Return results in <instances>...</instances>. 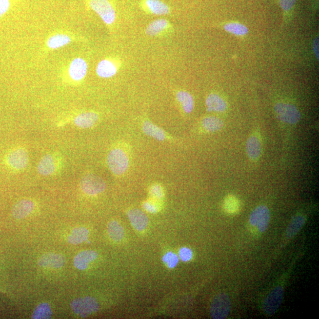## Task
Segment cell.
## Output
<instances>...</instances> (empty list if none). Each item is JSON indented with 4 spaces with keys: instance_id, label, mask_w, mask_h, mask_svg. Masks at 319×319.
Returning a JSON list of instances; mask_svg holds the SVG:
<instances>
[{
    "instance_id": "6da1fadb",
    "label": "cell",
    "mask_w": 319,
    "mask_h": 319,
    "mask_svg": "<svg viewBox=\"0 0 319 319\" xmlns=\"http://www.w3.org/2000/svg\"><path fill=\"white\" fill-rule=\"evenodd\" d=\"M107 163L112 173L116 175H122L126 172L129 166V159L123 150L115 149L109 153Z\"/></svg>"
},
{
    "instance_id": "7a4b0ae2",
    "label": "cell",
    "mask_w": 319,
    "mask_h": 319,
    "mask_svg": "<svg viewBox=\"0 0 319 319\" xmlns=\"http://www.w3.org/2000/svg\"><path fill=\"white\" fill-rule=\"evenodd\" d=\"M270 220L269 209L266 206L260 205L251 213L249 223L260 233L266 231Z\"/></svg>"
},
{
    "instance_id": "3957f363",
    "label": "cell",
    "mask_w": 319,
    "mask_h": 319,
    "mask_svg": "<svg viewBox=\"0 0 319 319\" xmlns=\"http://www.w3.org/2000/svg\"><path fill=\"white\" fill-rule=\"evenodd\" d=\"M231 303L227 294L221 293L214 298L211 306V315L214 319H224L231 311Z\"/></svg>"
},
{
    "instance_id": "277c9868",
    "label": "cell",
    "mask_w": 319,
    "mask_h": 319,
    "mask_svg": "<svg viewBox=\"0 0 319 319\" xmlns=\"http://www.w3.org/2000/svg\"><path fill=\"white\" fill-rule=\"evenodd\" d=\"M73 312L78 316L85 317L98 310L99 305L94 298L85 297L77 298L71 303Z\"/></svg>"
},
{
    "instance_id": "5b68a950",
    "label": "cell",
    "mask_w": 319,
    "mask_h": 319,
    "mask_svg": "<svg viewBox=\"0 0 319 319\" xmlns=\"http://www.w3.org/2000/svg\"><path fill=\"white\" fill-rule=\"evenodd\" d=\"M274 110L280 121L287 124H297L301 118L298 109L292 104L280 103L275 105Z\"/></svg>"
},
{
    "instance_id": "8992f818",
    "label": "cell",
    "mask_w": 319,
    "mask_h": 319,
    "mask_svg": "<svg viewBox=\"0 0 319 319\" xmlns=\"http://www.w3.org/2000/svg\"><path fill=\"white\" fill-rule=\"evenodd\" d=\"M80 186L82 190L90 196L97 195L106 189V182L103 178L93 174L85 176L81 181Z\"/></svg>"
},
{
    "instance_id": "52a82bcc",
    "label": "cell",
    "mask_w": 319,
    "mask_h": 319,
    "mask_svg": "<svg viewBox=\"0 0 319 319\" xmlns=\"http://www.w3.org/2000/svg\"><path fill=\"white\" fill-rule=\"evenodd\" d=\"M89 5L106 24L111 25L114 22L115 11L108 0H91Z\"/></svg>"
},
{
    "instance_id": "ba28073f",
    "label": "cell",
    "mask_w": 319,
    "mask_h": 319,
    "mask_svg": "<svg viewBox=\"0 0 319 319\" xmlns=\"http://www.w3.org/2000/svg\"><path fill=\"white\" fill-rule=\"evenodd\" d=\"M284 290L282 286H277L268 294L263 303V310L268 316H273L281 306Z\"/></svg>"
},
{
    "instance_id": "9c48e42d",
    "label": "cell",
    "mask_w": 319,
    "mask_h": 319,
    "mask_svg": "<svg viewBox=\"0 0 319 319\" xmlns=\"http://www.w3.org/2000/svg\"><path fill=\"white\" fill-rule=\"evenodd\" d=\"M7 161L8 165L11 168L15 170L24 169L28 164V153L25 149L19 148L11 151L8 154Z\"/></svg>"
},
{
    "instance_id": "30bf717a",
    "label": "cell",
    "mask_w": 319,
    "mask_h": 319,
    "mask_svg": "<svg viewBox=\"0 0 319 319\" xmlns=\"http://www.w3.org/2000/svg\"><path fill=\"white\" fill-rule=\"evenodd\" d=\"M65 258L63 255L57 253H47L38 261V266L42 267L59 268L64 266Z\"/></svg>"
},
{
    "instance_id": "8fae6325",
    "label": "cell",
    "mask_w": 319,
    "mask_h": 319,
    "mask_svg": "<svg viewBox=\"0 0 319 319\" xmlns=\"http://www.w3.org/2000/svg\"><path fill=\"white\" fill-rule=\"evenodd\" d=\"M88 66L83 59L76 58L74 59L69 69V73L71 78L76 81H81L87 75Z\"/></svg>"
},
{
    "instance_id": "7c38bea8",
    "label": "cell",
    "mask_w": 319,
    "mask_h": 319,
    "mask_svg": "<svg viewBox=\"0 0 319 319\" xmlns=\"http://www.w3.org/2000/svg\"><path fill=\"white\" fill-rule=\"evenodd\" d=\"M132 226L138 231H143L147 228L149 220L146 214L138 209H131L128 212Z\"/></svg>"
},
{
    "instance_id": "4fadbf2b",
    "label": "cell",
    "mask_w": 319,
    "mask_h": 319,
    "mask_svg": "<svg viewBox=\"0 0 319 319\" xmlns=\"http://www.w3.org/2000/svg\"><path fill=\"white\" fill-rule=\"evenodd\" d=\"M248 156L252 161H256L260 157L262 151V141L259 136L253 134L247 140L246 146Z\"/></svg>"
},
{
    "instance_id": "5bb4252c",
    "label": "cell",
    "mask_w": 319,
    "mask_h": 319,
    "mask_svg": "<svg viewBox=\"0 0 319 319\" xmlns=\"http://www.w3.org/2000/svg\"><path fill=\"white\" fill-rule=\"evenodd\" d=\"M34 204L32 201L22 200L14 206L12 215L15 219L21 220L29 215L33 211Z\"/></svg>"
},
{
    "instance_id": "9a60e30c",
    "label": "cell",
    "mask_w": 319,
    "mask_h": 319,
    "mask_svg": "<svg viewBox=\"0 0 319 319\" xmlns=\"http://www.w3.org/2000/svg\"><path fill=\"white\" fill-rule=\"evenodd\" d=\"M56 163L51 154H46L43 157L37 166L38 173L43 176H50L55 172Z\"/></svg>"
},
{
    "instance_id": "2e32d148",
    "label": "cell",
    "mask_w": 319,
    "mask_h": 319,
    "mask_svg": "<svg viewBox=\"0 0 319 319\" xmlns=\"http://www.w3.org/2000/svg\"><path fill=\"white\" fill-rule=\"evenodd\" d=\"M97 256L98 254L95 251L91 250L82 251L74 258V266L78 270H85L89 264L94 261Z\"/></svg>"
},
{
    "instance_id": "e0dca14e",
    "label": "cell",
    "mask_w": 319,
    "mask_h": 319,
    "mask_svg": "<svg viewBox=\"0 0 319 319\" xmlns=\"http://www.w3.org/2000/svg\"><path fill=\"white\" fill-rule=\"evenodd\" d=\"M98 115L94 112H84L74 119V123L77 127L89 128L94 126L98 121Z\"/></svg>"
},
{
    "instance_id": "ac0fdd59",
    "label": "cell",
    "mask_w": 319,
    "mask_h": 319,
    "mask_svg": "<svg viewBox=\"0 0 319 319\" xmlns=\"http://www.w3.org/2000/svg\"><path fill=\"white\" fill-rule=\"evenodd\" d=\"M206 104L209 112H223L226 111L227 108V104L225 101L215 93H212L208 96Z\"/></svg>"
},
{
    "instance_id": "d6986e66",
    "label": "cell",
    "mask_w": 319,
    "mask_h": 319,
    "mask_svg": "<svg viewBox=\"0 0 319 319\" xmlns=\"http://www.w3.org/2000/svg\"><path fill=\"white\" fill-rule=\"evenodd\" d=\"M143 130L146 135L158 140V141H164L166 138L165 132L162 128L154 125L151 122H147V121L143 124Z\"/></svg>"
},
{
    "instance_id": "ffe728a7",
    "label": "cell",
    "mask_w": 319,
    "mask_h": 319,
    "mask_svg": "<svg viewBox=\"0 0 319 319\" xmlns=\"http://www.w3.org/2000/svg\"><path fill=\"white\" fill-rule=\"evenodd\" d=\"M96 73L98 75L104 78H108L115 75L116 68L115 65L110 61H101L97 66Z\"/></svg>"
},
{
    "instance_id": "44dd1931",
    "label": "cell",
    "mask_w": 319,
    "mask_h": 319,
    "mask_svg": "<svg viewBox=\"0 0 319 319\" xmlns=\"http://www.w3.org/2000/svg\"><path fill=\"white\" fill-rule=\"evenodd\" d=\"M145 5L150 13L154 14L166 15L170 13L169 7L161 0H145Z\"/></svg>"
},
{
    "instance_id": "7402d4cb",
    "label": "cell",
    "mask_w": 319,
    "mask_h": 319,
    "mask_svg": "<svg viewBox=\"0 0 319 319\" xmlns=\"http://www.w3.org/2000/svg\"><path fill=\"white\" fill-rule=\"evenodd\" d=\"M306 218L304 216L297 215L295 216L288 227L286 236L289 238H293L304 226Z\"/></svg>"
},
{
    "instance_id": "603a6c76",
    "label": "cell",
    "mask_w": 319,
    "mask_h": 319,
    "mask_svg": "<svg viewBox=\"0 0 319 319\" xmlns=\"http://www.w3.org/2000/svg\"><path fill=\"white\" fill-rule=\"evenodd\" d=\"M89 231L83 227L74 229L68 237V242L73 245L80 244L88 239Z\"/></svg>"
},
{
    "instance_id": "cb8c5ba5",
    "label": "cell",
    "mask_w": 319,
    "mask_h": 319,
    "mask_svg": "<svg viewBox=\"0 0 319 319\" xmlns=\"http://www.w3.org/2000/svg\"><path fill=\"white\" fill-rule=\"evenodd\" d=\"M177 99L181 103L186 113L189 114L193 110L194 100L193 96L188 92L180 91L177 93Z\"/></svg>"
},
{
    "instance_id": "d4e9b609",
    "label": "cell",
    "mask_w": 319,
    "mask_h": 319,
    "mask_svg": "<svg viewBox=\"0 0 319 319\" xmlns=\"http://www.w3.org/2000/svg\"><path fill=\"white\" fill-rule=\"evenodd\" d=\"M202 127L208 132L220 131L224 127L223 121L215 116H209L202 121Z\"/></svg>"
},
{
    "instance_id": "484cf974",
    "label": "cell",
    "mask_w": 319,
    "mask_h": 319,
    "mask_svg": "<svg viewBox=\"0 0 319 319\" xmlns=\"http://www.w3.org/2000/svg\"><path fill=\"white\" fill-rule=\"evenodd\" d=\"M108 233L111 239L114 241H120L124 235V229L118 222L111 221L108 225Z\"/></svg>"
},
{
    "instance_id": "4316f807",
    "label": "cell",
    "mask_w": 319,
    "mask_h": 319,
    "mask_svg": "<svg viewBox=\"0 0 319 319\" xmlns=\"http://www.w3.org/2000/svg\"><path fill=\"white\" fill-rule=\"evenodd\" d=\"M71 41V38L67 35L56 34L49 38L47 45L50 49H56L68 45Z\"/></svg>"
},
{
    "instance_id": "83f0119b",
    "label": "cell",
    "mask_w": 319,
    "mask_h": 319,
    "mask_svg": "<svg viewBox=\"0 0 319 319\" xmlns=\"http://www.w3.org/2000/svg\"><path fill=\"white\" fill-rule=\"evenodd\" d=\"M52 314V310L48 303H43L36 307L32 317L34 319L50 318Z\"/></svg>"
},
{
    "instance_id": "f1b7e54d",
    "label": "cell",
    "mask_w": 319,
    "mask_h": 319,
    "mask_svg": "<svg viewBox=\"0 0 319 319\" xmlns=\"http://www.w3.org/2000/svg\"><path fill=\"white\" fill-rule=\"evenodd\" d=\"M167 25L168 22L165 19H158L151 23L146 29V33L150 36H155L165 30Z\"/></svg>"
},
{
    "instance_id": "f546056e",
    "label": "cell",
    "mask_w": 319,
    "mask_h": 319,
    "mask_svg": "<svg viewBox=\"0 0 319 319\" xmlns=\"http://www.w3.org/2000/svg\"><path fill=\"white\" fill-rule=\"evenodd\" d=\"M224 29L227 32L236 36H244L248 32L247 27L238 23H228L225 25Z\"/></svg>"
},
{
    "instance_id": "4dcf8cb0",
    "label": "cell",
    "mask_w": 319,
    "mask_h": 319,
    "mask_svg": "<svg viewBox=\"0 0 319 319\" xmlns=\"http://www.w3.org/2000/svg\"><path fill=\"white\" fill-rule=\"evenodd\" d=\"M224 208L225 211L229 214H234L239 211L240 203L237 198L229 195L224 201Z\"/></svg>"
},
{
    "instance_id": "1f68e13d",
    "label": "cell",
    "mask_w": 319,
    "mask_h": 319,
    "mask_svg": "<svg viewBox=\"0 0 319 319\" xmlns=\"http://www.w3.org/2000/svg\"><path fill=\"white\" fill-rule=\"evenodd\" d=\"M163 260L167 267L171 268L176 267L178 262L177 256L172 252L167 253Z\"/></svg>"
},
{
    "instance_id": "d6a6232c",
    "label": "cell",
    "mask_w": 319,
    "mask_h": 319,
    "mask_svg": "<svg viewBox=\"0 0 319 319\" xmlns=\"http://www.w3.org/2000/svg\"><path fill=\"white\" fill-rule=\"evenodd\" d=\"M151 195L155 198H162L164 196V192L162 187L158 185H155L151 187L150 189Z\"/></svg>"
},
{
    "instance_id": "836d02e7",
    "label": "cell",
    "mask_w": 319,
    "mask_h": 319,
    "mask_svg": "<svg viewBox=\"0 0 319 319\" xmlns=\"http://www.w3.org/2000/svg\"><path fill=\"white\" fill-rule=\"evenodd\" d=\"M180 255L182 260L184 261V262H188L192 258V252L190 249L184 248L181 249Z\"/></svg>"
},
{
    "instance_id": "e575fe53",
    "label": "cell",
    "mask_w": 319,
    "mask_h": 319,
    "mask_svg": "<svg viewBox=\"0 0 319 319\" xmlns=\"http://www.w3.org/2000/svg\"><path fill=\"white\" fill-rule=\"evenodd\" d=\"M296 0H280V6L285 11H289L292 9Z\"/></svg>"
},
{
    "instance_id": "d590c367",
    "label": "cell",
    "mask_w": 319,
    "mask_h": 319,
    "mask_svg": "<svg viewBox=\"0 0 319 319\" xmlns=\"http://www.w3.org/2000/svg\"><path fill=\"white\" fill-rule=\"evenodd\" d=\"M10 6V0H0V17L7 12Z\"/></svg>"
},
{
    "instance_id": "8d00e7d4",
    "label": "cell",
    "mask_w": 319,
    "mask_h": 319,
    "mask_svg": "<svg viewBox=\"0 0 319 319\" xmlns=\"http://www.w3.org/2000/svg\"><path fill=\"white\" fill-rule=\"evenodd\" d=\"M143 208L146 211L150 213H156L158 211V208L157 205H155L151 202H146L143 204Z\"/></svg>"
},
{
    "instance_id": "74e56055",
    "label": "cell",
    "mask_w": 319,
    "mask_h": 319,
    "mask_svg": "<svg viewBox=\"0 0 319 319\" xmlns=\"http://www.w3.org/2000/svg\"><path fill=\"white\" fill-rule=\"evenodd\" d=\"M313 48L315 55H316L317 59H318L319 52H318V37H317L313 42Z\"/></svg>"
}]
</instances>
